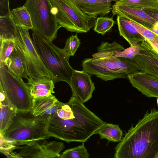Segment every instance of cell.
Listing matches in <instances>:
<instances>
[{"label": "cell", "mask_w": 158, "mask_h": 158, "mask_svg": "<svg viewBox=\"0 0 158 158\" xmlns=\"http://www.w3.org/2000/svg\"><path fill=\"white\" fill-rule=\"evenodd\" d=\"M105 123L72 95L67 102H60L56 111L50 116L48 130L51 137L68 143H83Z\"/></svg>", "instance_id": "6da1fadb"}, {"label": "cell", "mask_w": 158, "mask_h": 158, "mask_svg": "<svg viewBox=\"0 0 158 158\" xmlns=\"http://www.w3.org/2000/svg\"><path fill=\"white\" fill-rule=\"evenodd\" d=\"M115 149V158H154L158 151V110H147Z\"/></svg>", "instance_id": "7a4b0ae2"}, {"label": "cell", "mask_w": 158, "mask_h": 158, "mask_svg": "<svg viewBox=\"0 0 158 158\" xmlns=\"http://www.w3.org/2000/svg\"><path fill=\"white\" fill-rule=\"evenodd\" d=\"M49 115L35 116L30 112H17L4 137L17 146L31 145L49 139Z\"/></svg>", "instance_id": "3957f363"}, {"label": "cell", "mask_w": 158, "mask_h": 158, "mask_svg": "<svg viewBox=\"0 0 158 158\" xmlns=\"http://www.w3.org/2000/svg\"><path fill=\"white\" fill-rule=\"evenodd\" d=\"M32 41L44 64L52 74L54 83L64 81L69 85L74 69L69 58L61 49L40 35L33 32Z\"/></svg>", "instance_id": "277c9868"}, {"label": "cell", "mask_w": 158, "mask_h": 158, "mask_svg": "<svg viewBox=\"0 0 158 158\" xmlns=\"http://www.w3.org/2000/svg\"><path fill=\"white\" fill-rule=\"evenodd\" d=\"M82 70L91 76L95 75L105 81L118 78H127L129 75L139 70L134 60L117 57L93 59L86 58L83 60Z\"/></svg>", "instance_id": "5b68a950"}, {"label": "cell", "mask_w": 158, "mask_h": 158, "mask_svg": "<svg viewBox=\"0 0 158 158\" xmlns=\"http://www.w3.org/2000/svg\"><path fill=\"white\" fill-rule=\"evenodd\" d=\"M23 6L30 14L33 32L52 42L61 27L57 22L50 0H27Z\"/></svg>", "instance_id": "8992f818"}, {"label": "cell", "mask_w": 158, "mask_h": 158, "mask_svg": "<svg viewBox=\"0 0 158 158\" xmlns=\"http://www.w3.org/2000/svg\"><path fill=\"white\" fill-rule=\"evenodd\" d=\"M15 43L29 78L45 76L54 81V77L36 51L28 30L15 25Z\"/></svg>", "instance_id": "52a82bcc"}, {"label": "cell", "mask_w": 158, "mask_h": 158, "mask_svg": "<svg viewBox=\"0 0 158 158\" xmlns=\"http://www.w3.org/2000/svg\"><path fill=\"white\" fill-rule=\"evenodd\" d=\"M0 85L17 112L31 111L33 98L26 83L11 73L6 66L0 68Z\"/></svg>", "instance_id": "ba28073f"}, {"label": "cell", "mask_w": 158, "mask_h": 158, "mask_svg": "<svg viewBox=\"0 0 158 158\" xmlns=\"http://www.w3.org/2000/svg\"><path fill=\"white\" fill-rule=\"evenodd\" d=\"M64 147L61 142L41 140L20 147L19 153L22 158H60V152Z\"/></svg>", "instance_id": "9c48e42d"}, {"label": "cell", "mask_w": 158, "mask_h": 158, "mask_svg": "<svg viewBox=\"0 0 158 158\" xmlns=\"http://www.w3.org/2000/svg\"><path fill=\"white\" fill-rule=\"evenodd\" d=\"M91 76L83 70H74L69 85L72 95L78 97L84 103L92 97L95 87L91 78Z\"/></svg>", "instance_id": "30bf717a"}, {"label": "cell", "mask_w": 158, "mask_h": 158, "mask_svg": "<svg viewBox=\"0 0 158 158\" xmlns=\"http://www.w3.org/2000/svg\"><path fill=\"white\" fill-rule=\"evenodd\" d=\"M81 33H86L94 27L95 19L83 12L72 0H56Z\"/></svg>", "instance_id": "8fae6325"}, {"label": "cell", "mask_w": 158, "mask_h": 158, "mask_svg": "<svg viewBox=\"0 0 158 158\" xmlns=\"http://www.w3.org/2000/svg\"><path fill=\"white\" fill-rule=\"evenodd\" d=\"M112 12L114 15L126 18L145 27L151 29L156 26L158 22L148 15L142 9L115 3Z\"/></svg>", "instance_id": "7c38bea8"}, {"label": "cell", "mask_w": 158, "mask_h": 158, "mask_svg": "<svg viewBox=\"0 0 158 158\" xmlns=\"http://www.w3.org/2000/svg\"><path fill=\"white\" fill-rule=\"evenodd\" d=\"M128 79L142 94L148 98H158V77L138 71L129 75Z\"/></svg>", "instance_id": "4fadbf2b"}, {"label": "cell", "mask_w": 158, "mask_h": 158, "mask_svg": "<svg viewBox=\"0 0 158 158\" xmlns=\"http://www.w3.org/2000/svg\"><path fill=\"white\" fill-rule=\"evenodd\" d=\"M142 42L144 48L141 50L134 59L139 70L158 77V53L146 39Z\"/></svg>", "instance_id": "5bb4252c"}, {"label": "cell", "mask_w": 158, "mask_h": 158, "mask_svg": "<svg viewBox=\"0 0 158 158\" xmlns=\"http://www.w3.org/2000/svg\"><path fill=\"white\" fill-rule=\"evenodd\" d=\"M85 13L95 19L104 16L112 10L111 2L107 0H72Z\"/></svg>", "instance_id": "9a60e30c"}, {"label": "cell", "mask_w": 158, "mask_h": 158, "mask_svg": "<svg viewBox=\"0 0 158 158\" xmlns=\"http://www.w3.org/2000/svg\"><path fill=\"white\" fill-rule=\"evenodd\" d=\"M26 83L33 98L48 96L54 93V82L51 78L43 76L29 78Z\"/></svg>", "instance_id": "2e32d148"}, {"label": "cell", "mask_w": 158, "mask_h": 158, "mask_svg": "<svg viewBox=\"0 0 158 158\" xmlns=\"http://www.w3.org/2000/svg\"><path fill=\"white\" fill-rule=\"evenodd\" d=\"M117 21L120 35L130 46H136L145 39L131 23L130 19L118 15Z\"/></svg>", "instance_id": "e0dca14e"}, {"label": "cell", "mask_w": 158, "mask_h": 158, "mask_svg": "<svg viewBox=\"0 0 158 158\" xmlns=\"http://www.w3.org/2000/svg\"><path fill=\"white\" fill-rule=\"evenodd\" d=\"M0 135L3 136L17 111L8 101L3 89L0 90Z\"/></svg>", "instance_id": "ac0fdd59"}, {"label": "cell", "mask_w": 158, "mask_h": 158, "mask_svg": "<svg viewBox=\"0 0 158 158\" xmlns=\"http://www.w3.org/2000/svg\"><path fill=\"white\" fill-rule=\"evenodd\" d=\"M53 7L57 21L61 27L71 32L81 33L70 18L56 0H50Z\"/></svg>", "instance_id": "d6986e66"}, {"label": "cell", "mask_w": 158, "mask_h": 158, "mask_svg": "<svg viewBox=\"0 0 158 158\" xmlns=\"http://www.w3.org/2000/svg\"><path fill=\"white\" fill-rule=\"evenodd\" d=\"M5 66L9 71L20 78H25L27 80L29 79L22 59L15 47L6 60Z\"/></svg>", "instance_id": "ffe728a7"}, {"label": "cell", "mask_w": 158, "mask_h": 158, "mask_svg": "<svg viewBox=\"0 0 158 158\" xmlns=\"http://www.w3.org/2000/svg\"><path fill=\"white\" fill-rule=\"evenodd\" d=\"M10 17L15 25L28 30L33 29L30 14L24 6L12 9Z\"/></svg>", "instance_id": "44dd1931"}, {"label": "cell", "mask_w": 158, "mask_h": 158, "mask_svg": "<svg viewBox=\"0 0 158 158\" xmlns=\"http://www.w3.org/2000/svg\"><path fill=\"white\" fill-rule=\"evenodd\" d=\"M100 139H106L108 142H119L123 135L122 130L118 124L106 123L95 133Z\"/></svg>", "instance_id": "7402d4cb"}, {"label": "cell", "mask_w": 158, "mask_h": 158, "mask_svg": "<svg viewBox=\"0 0 158 158\" xmlns=\"http://www.w3.org/2000/svg\"><path fill=\"white\" fill-rule=\"evenodd\" d=\"M125 48L115 41L111 43L102 42L98 47L97 52L92 56L93 59L115 58L117 52Z\"/></svg>", "instance_id": "603a6c76"}, {"label": "cell", "mask_w": 158, "mask_h": 158, "mask_svg": "<svg viewBox=\"0 0 158 158\" xmlns=\"http://www.w3.org/2000/svg\"><path fill=\"white\" fill-rule=\"evenodd\" d=\"M58 101L52 94L43 97L33 98L31 113L35 116L41 115L50 107L54 105Z\"/></svg>", "instance_id": "cb8c5ba5"}, {"label": "cell", "mask_w": 158, "mask_h": 158, "mask_svg": "<svg viewBox=\"0 0 158 158\" xmlns=\"http://www.w3.org/2000/svg\"><path fill=\"white\" fill-rule=\"evenodd\" d=\"M0 38L15 39V25L10 16L0 17Z\"/></svg>", "instance_id": "d4e9b609"}, {"label": "cell", "mask_w": 158, "mask_h": 158, "mask_svg": "<svg viewBox=\"0 0 158 158\" xmlns=\"http://www.w3.org/2000/svg\"><path fill=\"white\" fill-rule=\"evenodd\" d=\"M115 3L141 9L158 10V0H113Z\"/></svg>", "instance_id": "484cf974"}, {"label": "cell", "mask_w": 158, "mask_h": 158, "mask_svg": "<svg viewBox=\"0 0 158 158\" xmlns=\"http://www.w3.org/2000/svg\"><path fill=\"white\" fill-rule=\"evenodd\" d=\"M130 21L139 32L158 53V35L142 25L131 20Z\"/></svg>", "instance_id": "4316f807"}, {"label": "cell", "mask_w": 158, "mask_h": 158, "mask_svg": "<svg viewBox=\"0 0 158 158\" xmlns=\"http://www.w3.org/2000/svg\"><path fill=\"white\" fill-rule=\"evenodd\" d=\"M15 47V39L0 38V68L6 66V60Z\"/></svg>", "instance_id": "83f0119b"}, {"label": "cell", "mask_w": 158, "mask_h": 158, "mask_svg": "<svg viewBox=\"0 0 158 158\" xmlns=\"http://www.w3.org/2000/svg\"><path fill=\"white\" fill-rule=\"evenodd\" d=\"M114 23L112 18L103 16L99 17L95 21L94 30L98 34L104 35L110 31Z\"/></svg>", "instance_id": "f1b7e54d"}, {"label": "cell", "mask_w": 158, "mask_h": 158, "mask_svg": "<svg viewBox=\"0 0 158 158\" xmlns=\"http://www.w3.org/2000/svg\"><path fill=\"white\" fill-rule=\"evenodd\" d=\"M84 143L65 150L60 155V158H89V155L85 146Z\"/></svg>", "instance_id": "f546056e"}, {"label": "cell", "mask_w": 158, "mask_h": 158, "mask_svg": "<svg viewBox=\"0 0 158 158\" xmlns=\"http://www.w3.org/2000/svg\"><path fill=\"white\" fill-rule=\"evenodd\" d=\"M0 152L8 158H21L19 153L14 152L13 151L20 147L13 144L6 139L3 136L0 135Z\"/></svg>", "instance_id": "4dcf8cb0"}, {"label": "cell", "mask_w": 158, "mask_h": 158, "mask_svg": "<svg viewBox=\"0 0 158 158\" xmlns=\"http://www.w3.org/2000/svg\"><path fill=\"white\" fill-rule=\"evenodd\" d=\"M80 44V40L77 35H72L67 39L62 50L69 57L73 56Z\"/></svg>", "instance_id": "1f68e13d"}, {"label": "cell", "mask_w": 158, "mask_h": 158, "mask_svg": "<svg viewBox=\"0 0 158 158\" xmlns=\"http://www.w3.org/2000/svg\"><path fill=\"white\" fill-rule=\"evenodd\" d=\"M9 0H0V17L10 16Z\"/></svg>", "instance_id": "d6a6232c"}, {"label": "cell", "mask_w": 158, "mask_h": 158, "mask_svg": "<svg viewBox=\"0 0 158 158\" xmlns=\"http://www.w3.org/2000/svg\"><path fill=\"white\" fill-rule=\"evenodd\" d=\"M60 102L58 100L53 106L50 107L43 113L41 115H51L54 114L57 110L59 105Z\"/></svg>", "instance_id": "836d02e7"}, {"label": "cell", "mask_w": 158, "mask_h": 158, "mask_svg": "<svg viewBox=\"0 0 158 158\" xmlns=\"http://www.w3.org/2000/svg\"><path fill=\"white\" fill-rule=\"evenodd\" d=\"M143 10L148 15L158 22V10L150 9Z\"/></svg>", "instance_id": "e575fe53"}, {"label": "cell", "mask_w": 158, "mask_h": 158, "mask_svg": "<svg viewBox=\"0 0 158 158\" xmlns=\"http://www.w3.org/2000/svg\"><path fill=\"white\" fill-rule=\"evenodd\" d=\"M158 35V26L155 27L151 29H148Z\"/></svg>", "instance_id": "d590c367"}, {"label": "cell", "mask_w": 158, "mask_h": 158, "mask_svg": "<svg viewBox=\"0 0 158 158\" xmlns=\"http://www.w3.org/2000/svg\"><path fill=\"white\" fill-rule=\"evenodd\" d=\"M154 158H158V151Z\"/></svg>", "instance_id": "8d00e7d4"}, {"label": "cell", "mask_w": 158, "mask_h": 158, "mask_svg": "<svg viewBox=\"0 0 158 158\" xmlns=\"http://www.w3.org/2000/svg\"><path fill=\"white\" fill-rule=\"evenodd\" d=\"M156 102H157V106L158 107V98H156Z\"/></svg>", "instance_id": "74e56055"}, {"label": "cell", "mask_w": 158, "mask_h": 158, "mask_svg": "<svg viewBox=\"0 0 158 158\" xmlns=\"http://www.w3.org/2000/svg\"><path fill=\"white\" fill-rule=\"evenodd\" d=\"M108 1H109L110 2H111L112 1H113V0H107Z\"/></svg>", "instance_id": "f35d334b"}]
</instances>
